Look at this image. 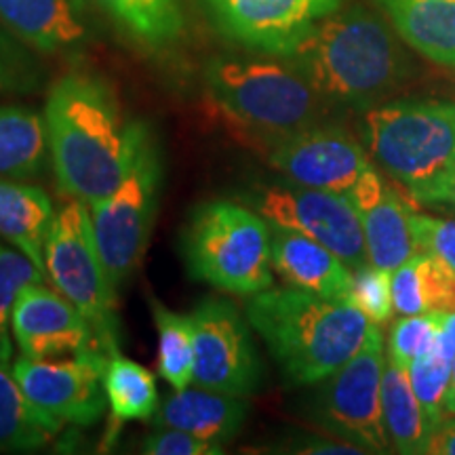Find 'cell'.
Masks as SVG:
<instances>
[{
    "label": "cell",
    "instance_id": "cell-29",
    "mask_svg": "<svg viewBox=\"0 0 455 455\" xmlns=\"http://www.w3.org/2000/svg\"><path fill=\"white\" fill-rule=\"evenodd\" d=\"M453 361L447 358L443 352L432 348L426 355L418 356L409 365V379H411V388L418 396L419 405H422L426 419H428L430 428H435L436 424H441L447 418V388H449V378H451Z\"/></svg>",
    "mask_w": 455,
    "mask_h": 455
},
{
    "label": "cell",
    "instance_id": "cell-1",
    "mask_svg": "<svg viewBox=\"0 0 455 455\" xmlns=\"http://www.w3.org/2000/svg\"><path fill=\"white\" fill-rule=\"evenodd\" d=\"M43 118L57 188L87 204L121 186L152 133L146 123L123 112L106 78L89 72L57 78Z\"/></svg>",
    "mask_w": 455,
    "mask_h": 455
},
{
    "label": "cell",
    "instance_id": "cell-25",
    "mask_svg": "<svg viewBox=\"0 0 455 455\" xmlns=\"http://www.w3.org/2000/svg\"><path fill=\"white\" fill-rule=\"evenodd\" d=\"M104 392L110 407L108 439H112L123 424L152 419L161 405L155 375L133 358L123 356L118 348L106 356Z\"/></svg>",
    "mask_w": 455,
    "mask_h": 455
},
{
    "label": "cell",
    "instance_id": "cell-33",
    "mask_svg": "<svg viewBox=\"0 0 455 455\" xmlns=\"http://www.w3.org/2000/svg\"><path fill=\"white\" fill-rule=\"evenodd\" d=\"M392 304L398 316L426 315L422 270H419V253L409 258L405 264L390 272Z\"/></svg>",
    "mask_w": 455,
    "mask_h": 455
},
{
    "label": "cell",
    "instance_id": "cell-37",
    "mask_svg": "<svg viewBox=\"0 0 455 455\" xmlns=\"http://www.w3.org/2000/svg\"><path fill=\"white\" fill-rule=\"evenodd\" d=\"M407 196L418 204H449V207H455V164L445 171L441 178L409 190Z\"/></svg>",
    "mask_w": 455,
    "mask_h": 455
},
{
    "label": "cell",
    "instance_id": "cell-22",
    "mask_svg": "<svg viewBox=\"0 0 455 455\" xmlns=\"http://www.w3.org/2000/svg\"><path fill=\"white\" fill-rule=\"evenodd\" d=\"M131 43L152 53L175 47L186 32L181 0H91Z\"/></svg>",
    "mask_w": 455,
    "mask_h": 455
},
{
    "label": "cell",
    "instance_id": "cell-14",
    "mask_svg": "<svg viewBox=\"0 0 455 455\" xmlns=\"http://www.w3.org/2000/svg\"><path fill=\"white\" fill-rule=\"evenodd\" d=\"M266 163L291 184L348 195L371 161L350 131L315 124L264 144Z\"/></svg>",
    "mask_w": 455,
    "mask_h": 455
},
{
    "label": "cell",
    "instance_id": "cell-5",
    "mask_svg": "<svg viewBox=\"0 0 455 455\" xmlns=\"http://www.w3.org/2000/svg\"><path fill=\"white\" fill-rule=\"evenodd\" d=\"M181 255L188 275L224 293L255 295L275 284L272 228L249 204L207 201L192 209Z\"/></svg>",
    "mask_w": 455,
    "mask_h": 455
},
{
    "label": "cell",
    "instance_id": "cell-17",
    "mask_svg": "<svg viewBox=\"0 0 455 455\" xmlns=\"http://www.w3.org/2000/svg\"><path fill=\"white\" fill-rule=\"evenodd\" d=\"M0 24L43 55H76L93 36L87 0H0Z\"/></svg>",
    "mask_w": 455,
    "mask_h": 455
},
{
    "label": "cell",
    "instance_id": "cell-9",
    "mask_svg": "<svg viewBox=\"0 0 455 455\" xmlns=\"http://www.w3.org/2000/svg\"><path fill=\"white\" fill-rule=\"evenodd\" d=\"M384 365V335L371 325L363 348L323 379L316 396V422L363 453L392 451L382 418Z\"/></svg>",
    "mask_w": 455,
    "mask_h": 455
},
{
    "label": "cell",
    "instance_id": "cell-11",
    "mask_svg": "<svg viewBox=\"0 0 455 455\" xmlns=\"http://www.w3.org/2000/svg\"><path fill=\"white\" fill-rule=\"evenodd\" d=\"M195 379L203 388L251 396L261 384V361L247 315L226 298H204L192 310Z\"/></svg>",
    "mask_w": 455,
    "mask_h": 455
},
{
    "label": "cell",
    "instance_id": "cell-34",
    "mask_svg": "<svg viewBox=\"0 0 455 455\" xmlns=\"http://www.w3.org/2000/svg\"><path fill=\"white\" fill-rule=\"evenodd\" d=\"M141 451L148 455H221L226 449L186 430L155 428L141 441Z\"/></svg>",
    "mask_w": 455,
    "mask_h": 455
},
{
    "label": "cell",
    "instance_id": "cell-38",
    "mask_svg": "<svg viewBox=\"0 0 455 455\" xmlns=\"http://www.w3.org/2000/svg\"><path fill=\"white\" fill-rule=\"evenodd\" d=\"M426 455H455V415H447L430 430Z\"/></svg>",
    "mask_w": 455,
    "mask_h": 455
},
{
    "label": "cell",
    "instance_id": "cell-24",
    "mask_svg": "<svg viewBox=\"0 0 455 455\" xmlns=\"http://www.w3.org/2000/svg\"><path fill=\"white\" fill-rule=\"evenodd\" d=\"M49 163L43 114L24 106L0 104V178L34 180Z\"/></svg>",
    "mask_w": 455,
    "mask_h": 455
},
{
    "label": "cell",
    "instance_id": "cell-4",
    "mask_svg": "<svg viewBox=\"0 0 455 455\" xmlns=\"http://www.w3.org/2000/svg\"><path fill=\"white\" fill-rule=\"evenodd\" d=\"M203 81L215 110L261 144L325 123L333 110L287 60L276 55L213 57L204 66Z\"/></svg>",
    "mask_w": 455,
    "mask_h": 455
},
{
    "label": "cell",
    "instance_id": "cell-23",
    "mask_svg": "<svg viewBox=\"0 0 455 455\" xmlns=\"http://www.w3.org/2000/svg\"><path fill=\"white\" fill-rule=\"evenodd\" d=\"M61 430L64 424L32 405L9 363H0V453L38 451Z\"/></svg>",
    "mask_w": 455,
    "mask_h": 455
},
{
    "label": "cell",
    "instance_id": "cell-27",
    "mask_svg": "<svg viewBox=\"0 0 455 455\" xmlns=\"http://www.w3.org/2000/svg\"><path fill=\"white\" fill-rule=\"evenodd\" d=\"M158 341V373L173 390H184L195 379V327L190 315H180L163 301L150 299Z\"/></svg>",
    "mask_w": 455,
    "mask_h": 455
},
{
    "label": "cell",
    "instance_id": "cell-15",
    "mask_svg": "<svg viewBox=\"0 0 455 455\" xmlns=\"http://www.w3.org/2000/svg\"><path fill=\"white\" fill-rule=\"evenodd\" d=\"M13 341L26 358H60L98 348L93 327L53 284L32 283L17 299L11 318Z\"/></svg>",
    "mask_w": 455,
    "mask_h": 455
},
{
    "label": "cell",
    "instance_id": "cell-2",
    "mask_svg": "<svg viewBox=\"0 0 455 455\" xmlns=\"http://www.w3.org/2000/svg\"><path fill=\"white\" fill-rule=\"evenodd\" d=\"M407 49L382 11L355 3L318 21L283 60L333 108L365 112L413 76Z\"/></svg>",
    "mask_w": 455,
    "mask_h": 455
},
{
    "label": "cell",
    "instance_id": "cell-26",
    "mask_svg": "<svg viewBox=\"0 0 455 455\" xmlns=\"http://www.w3.org/2000/svg\"><path fill=\"white\" fill-rule=\"evenodd\" d=\"M382 418L392 451L426 455L432 428L411 388L409 371L388 355L382 378Z\"/></svg>",
    "mask_w": 455,
    "mask_h": 455
},
{
    "label": "cell",
    "instance_id": "cell-12",
    "mask_svg": "<svg viewBox=\"0 0 455 455\" xmlns=\"http://www.w3.org/2000/svg\"><path fill=\"white\" fill-rule=\"evenodd\" d=\"M106 352L91 348L68 358H26L13 363L24 395L61 424L93 426L106 411Z\"/></svg>",
    "mask_w": 455,
    "mask_h": 455
},
{
    "label": "cell",
    "instance_id": "cell-35",
    "mask_svg": "<svg viewBox=\"0 0 455 455\" xmlns=\"http://www.w3.org/2000/svg\"><path fill=\"white\" fill-rule=\"evenodd\" d=\"M419 270H422L426 312H453L455 270L426 253H419Z\"/></svg>",
    "mask_w": 455,
    "mask_h": 455
},
{
    "label": "cell",
    "instance_id": "cell-7",
    "mask_svg": "<svg viewBox=\"0 0 455 455\" xmlns=\"http://www.w3.org/2000/svg\"><path fill=\"white\" fill-rule=\"evenodd\" d=\"M44 268L49 284L66 295L93 327L101 352L118 348L116 291L101 259L89 204L64 196L55 209L44 243Z\"/></svg>",
    "mask_w": 455,
    "mask_h": 455
},
{
    "label": "cell",
    "instance_id": "cell-18",
    "mask_svg": "<svg viewBox=\"0 0 455 455\" xmlns=\"http://www.w3.org/2000/svg\"><path fill=\"white\" fill-rule=\"evenodd\" d=\"M272 228V268L291 287L329 299H350L352 268L331 249L289 228Z\"/></svg>",
    "mask_w": 455,
    "mask_h": 455
},
{
    "label": "cell",
    "instance_id": "cell-30",
    "mask_svg": "<svg viewBox=\"0 0 455 455\" xmlns=\"http://www.w3.org/2000/svg\"><path fill=\"white\" fill-rule=\"evenodd\" d=\"M447 312H426V315L401 316L390 327L388 356L398 365L409 369L418 356L435 348Z\"/></svg>",
    "mask_w": 455,
    "mask_h": 455
},
{
    "label": "cell",
    "instance_id": "cell-20",
    "mask_svg": "<svg viewBox=\"0 0 455 455\" xmlns=\"http://www.w3.org/2000/svg\"><path fill=\"white\" fill-rule=\"evenodd\" d=\"M409 49L455 70V0H373Z\"/></svg>",
    "mask_w": 455,
    "mask_h": 455
},
{
    "label": "cell",
    "instance_id": "cell-31",
    "mask_svg": "<svg viewBox=\"0 0 455 455\" xmlns=\"http://www.w3.org/2000/svg\"><path fill=\"white\" fill-rule=\"evenodd\" d=\"M348 301L355 304L373 325H386L392 315H395L390 272L375 268L371 264L352 270V287Z\"/></svg>",
    "mask_w": 455,
    "mask_h": 455
},
{
    "label": "cell",
    "instance_id": "cell-28",
    "mask_svg": "<svg viewBox=\"0 0 455 455\" xmlns=\"http://www.w3.org/2000/svg\"><path fill=\"white\" fill-rule=\"evenodd\" d=\"M47 283L41 270L26 258L20 249L0 238V363H11L13 358V331L11 318L17 299L28 284Z\"/></svg>",
    "mask_w": 455,
    "mask_h": 455
},
{
    "label": "cell",
    "instance_id": "cell-19",
    "mask_svg": "<svg viewBox=\"0 0 455 455\" xmlns=\"http://www.w3.org/2000/svg\"><path fill=\"white\" fill-rule=\"evenodd\" d=\"M247 413L249 405L244 396H232L190 384L164 398L152 424L155 428L186 430L204 441L226 445L241 432Z\"/></svg>",
    "mask_w": 455,
    "mask_h": 455
},
{
    "label": "cell",
    "instance_id": "cell-3",
    "mask_svg": "<svg viewBox=\"0 0 455 455\" xmlns=\"http://www.w3.org/2000/svg\"><path fill=\"white\" fill-rule=\"evenodd\" d=\"M249 323L289 382L315 386L338 371L365 344L373 323L350 301L304 289L275 287L249 295Z\"/></svg>",
    "mask_w": 455,
    "mask_h": 455
},
{
    "label": "cell",
    "instance_id": "cell-32",
    "mask_svg": "<svg viewBox=\"0 0 455 455\" xmlns=\"http://www.w3.org/2000/svg\"><path fill=\"white\" fill-rule=\"evenodd\" d=\"M411 230L418 253L432 255L455 270V220L432 218L424 213H411Z\"/></svg>",
    "mask_w": 455,
    "mask_h": 455
},
{
    "label": "cell",
    "instance_id": "cell-36",
    "mask_svg": "<svg viewBox=\"0 0 455 455\" xmlns=\"http://www.w3.org/2000/svg\"><path fill=\"white\" fill-rule=\"evenodd\" d=\"M32 81L34 72L26 53L0 32V91L28 89Z\"/></svg>",
    "mask_w": 455,
    "mask_h": 455
},
{
    "label": "cell",
    "instance_id": "cell-8",
    "mask_svg": "<svg viewBox=\"0 0 455 455\" xmlns=\"http://www.w3.org/2000/svg\"><path fill=\"white\" fill-rule=\"evenodd\" d=\"M161 184V148L150 133L121 186L112 195L89 204L95 238L114 291L138 268L146 251Z\"/></svg>",
    "mask_w": 455,
    "mask_h": 455
},
{
    "label": "cell",
    "instance_id": "cell-21",
    "mask_svg": "<svg viewBox=\"0 0 455 455\" xmlns=\"http://www.w3.org/2000/svg\"><path fill=\"white\" fill-rule=\"evenodd\" d=\"M53 218L55 207L41 186L0 178V238L30 258L44 278V243Z\"/></svg>",
    "mask_w": 455,
    "mask_h": 455
},
{
    "label": "cell",
    "instance_id": "cell-13",
    "mask_svg": "<svg viewBox=\"0 0 455 455\" xmlns=\"http://www.w3.org/2000/svg\"><path fill=\"white\" fill-rule=\"evenodd\" d=\"M204 13L226 41L284 57L301 38L346 4V0H201Z\"/></svg>",
    "mask_w": 455,
    "mask_h": 455
},
{
    "label": "cell",
    "instance_id": "cell-10",
    "mask_svg": "<svg viewBox=\"0 0 455 455\" xmlns=\"http://www.w3.org/2000/svg\"><path fill=\"white\" fill-rule=\"evenodd\" d=\"M243 198L270 226L289 228L315 238L331 249L352 270L369 264L361 218L348 195L289 181L278 186H258Z\"/></svg>",
    "mask_w": 455,
    "mask_h": 455
},
{
    "label": "cell",
    "instance_id": "cell-16",
    "mask_svg": "<svg viewBox=\"0 0 455 455\" xmlns=\"http://www.w3.org/2000/svg\"><path fill=\"white\" fill-rule=\"evenodd\" d=\"M348 198L361 218L369 264L392 272L418 253L411 230L413 201L386 181L373 163L352 186Z\"/></svg>",
    "mask_w": 455,
    "mask_h": 455
},
{
    "label": "cell",
    "instance_id": "cell-39",
    "mask_svg": "<svg viewBox=\"0 0 455 455\" xmlns=\"http://www.w3.org/2000/svg\"><path fill=\"white\" fill-rule=\"evenodd\" d=\"M445 407H447V413H449V415H455V358H453L451 378H449V388H447Z\"/></svg>",
    "mask_w": 455,
    "mask_h": 455
},
{
    "label": "cell",
    "instance_id": "cell-6",
    "mask_svg": "<svg viewBox=\"0 0 455 455\" xmlns=\"http://www.w3.org/2000/svg\"><path fill=\"white\" fill-rule=\"evenodd\" d=\"M361 140L384 173L413 190L455 164V101H382L363 112Z\"/></svg>",
    "mask_w": 455,
    "mask_h": 455
}]
</instances>
